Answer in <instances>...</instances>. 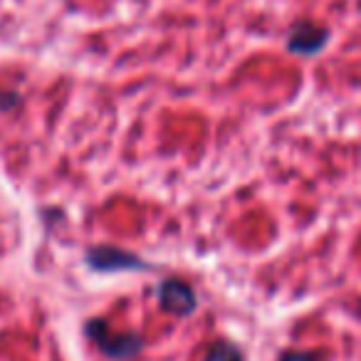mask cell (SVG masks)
<instances>
[{"label": "cell", "mask_w": 361, "mask_h": 361, "mask_svg": "<svg viewBox=\"0 0 361 361\" xmlns=\"http://www.w3.org/2000/svg\"><path fill=\"white\" fill-rule=\"evenodd\" d=\"M161 302H164L166 310L176 312V314H186L193 310L196 300H193V292L180 282H166L161 287Z\"/></svg>", "instance_id": "6da1fadb"}, {"label": "cell", "mask_w": 361, "mask_h": 361, "mask_svg": "<svg viewBox=\"0 0 361 361\" xmlns=\"http://www.w3.org/2000/svg\"><path fill=\"white\" fill-rule=\"evenodd\" d=\"M206 361H240V351L231 344H218L211 349Z\"/></svg>", "instance_id": "7a4b0ae2"}, {"label": "cell", "mask_w": 361, "mask_h": 361, "mask_svg": "<svg viewBox=\"0 0 361 361\" xmlns=\"http://www.w3.org/2000/svg\"><path fill=\"white\" fill-rule=\"evenodd\" d=\"M282 361H312V359L305 354H287V356H282Z\"/></svg>", "instance_id": "3957f363"}]
</instances>
